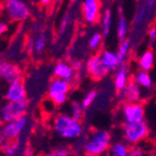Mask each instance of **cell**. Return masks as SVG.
Segmentation results:
<instances>
[{
	"instance_id": "6da1fadb",
	"label": "cell",
	"mask_w": 156,
	"mask_h": 156,
	"mask_svg": "<svg viewBox=\"0 0 156 156\" xmlns=\"http://www.w3.org/2000/svg\"><path fill=\"white\" fill-rule=\"evenodd\" d=\"M52 130L59 138L74 141L83 135L84 128L80 120L74 119L67 112H59L52 120Z\"/></svg>"
},
{
	"instance_id": "7a4b0ae2",
	"label": "cell",
	"mask_w": 156,
	"mask_h": 156,
	"mask_svg": "<svg viewBox=\"0 0 156 156\" xmlns=\"http://www.w3.org/2000/svg\"><path fill=\"white\" fill-rule=\"evenodd\" d=\"M82 142V150L87 156H99L109 150L112 143V135L108 131L96 130L92 131Z\"/></svg>"
},
{
	"instance_id": "3957f363",
	"label": "cell",
	"mask_w": 156,
	"mask_h": 156,
	"mask_svg": "<svg viewBox=\"0 0 156 156\" xmlns=\"http://www.w3.org/2000/svg\"><path fill=\"white\" fill-rule=\"evenodd\" d=\"M123 139L128 145L142 143L150 134V128L145 120L136 122H125L122 128Z\"/></svg>"
},
{
	"instance_id": "277c9868",
	"label": "cell",
	"mask_w": 156,
	"mask_h": 156,
	"mask_svg": "<svg viewBox=\"0 0 156 156\" xmlns=\"http://www.w3.org/2000/svg\"><path fill=\"white\" fill-rule=\"evenodd\" d=\"M71 90V83L68 81L55 78L50 82L47 91V97L52 105L57 107L63 106L68 101V94Z\"/></svg>"
},
{
	"instance_id": "5b68a950",
	"label": "cell",
	"mask_w": 156,
	"mask_h": 156,
	"mask_svg": "<svg viewBox=\"0 0 156 156\" xmlns=\"http://www.w3.org/2000/svg\"><path fill=\"white\" fill-rule=\"evenodd\" d=\"M29 109V101L27 98L20 101H7L0 107V121L2 123L9 122L11 120L25 116Z\"/></svg>"
},
{
	"instance_id": "8992f818",
	"label": "cell",
	"mask_w": 156,
	"mask_h": 156,
	"mask_svg": "<svg viewBox=\"0 0 156 156\" xmlns=\"http://www.w3.org/2000/svg\"><path fill=\"white\" fill-rule=\"evenodd\" d=\"M5 11L8 18L16 22L25 21L31 16L30 5L24 0H5Z\"/></svg>"
},
{
	"instance_id": "52a82bcc",
	"label": "cell",
	"mask_w": 156,
	"mask_h": 156,
	"mask_svg": "<svg viewBox=\"0 0 156 156\" xmlns=\"http://www.w3.org/2000/svg\"><path fill=\"white\" fill-rule=\"evenodd\" d=\"M27 127V117L22 116L18 119L11 120L9 122H5L0 128L2 131L5 138L9 141L16 140L21 136V134L24 132V130Z\"/></svg>"
},
{
	"instance_id": "ba28073f",
	"label": "cell",
	"mask_w": 156,
	"mask_h": 156,
	"mask_svg": "<svg viewBox=\"0 0 156 156\" xmlns=\"http://www.w3.org/2000/svg\"><path fill=\"white\" fill-rule=\"evenodd\" d=\"M125 122H136L145 120V108L140 101H126L122 106Z\"/></svg>"
},
{
	"instance_id": "9c48e42d",
	"label": "cell",
	"mask_w": 156,
	"mask_h": 156,
	"mask_svg": "<svg viewBox=\"0 0 156 156\" xmlns=\"http://www.w3.org/2000/svg\"><path fill=\"white\" fill-rule=\"evenodd\" d=\"M85 70L90 78L95 81H101L109 73V71L101 63L98 55H93L87 59L85 63Z\"/></svg>"
},
{
	"instance_id": "30bf717a",
	"label": "cell",
	"mask_w": 156,
	"mask_h": 156,
	"mask_svg": "<svg viewBox=\"0 0 156 156\" xmlns=\"http://www.w3.org/2000/svg\"><path fill=\"white\" fill-rule=\"evenodd\" d=\"M82 13L86 23L95 24L101 14V0H84Z\"/></svg>"
},
{
	"instance_id": "8fae6325",
	"label": "cell",
	"mask_w": 156,
	"mask_h": 156,
	"mask_svg": "<svg viewBox=\"0 0 156 156\" xmlns=\"http://www.w3.org/2000/svg\"><path fill=\"white\" fill-rule=\"evenodd\" d=\"M5 98L9 101H20V99L26 98V87L21 78L8 83Z\"/></svg>"
},
{
	"instance_id": "7c38bea8",
	"label": "cell",
	"mask_w": 156,
	"mask_h": 156,
	"mask_svg": "<svg viewBox=\"0 0 156 156\" xmlns=\"http://www.w3.org/2000/svg\"><path fill=\"white\" fill-rule=\"evenodd\" d=\"M21 76V69L18 66L12 62H9L7 60L0 59V80L10 83L16 79H20Z\"/></svg>"
},
{
	"instance_id": "4fadbf2b",
	"label": "cell",
	"mask_w": 156,
	"mask_h": 156,
	"mask_svg": "<svg viewBox=\"0 0 156 156\" xmlns=\"http://www.w3.org/2000/svg\"><path fill=\"white\" fill-rule=\"evenodd\" d=\"M52 72H54L55 78L68 81L69 83H72L74 81L76 74V71L73 69L71 63L65 62V61H59V62L56 63Z\"/></svg>"
},
{
	"instance_id": "5bb4252c",
	"label": "cell",
	"mask_w": 156,
	"mask_h": 156,
	"mask_svg": "<svg viewBox=\"0 0 156 156\" xmlns=\"http://www.w3.org/2000/svg\"><path fill=\"white\" fill-rule=\"evenodd\" d=\"M115 71H116V73H115L114 76V86L115 90L119 93L129 83V81H130V72H129V68H128V66L126 63L122 66H119Z\"/></svg>"
},
{
	"instance_id": "9a60e30c",
	"label": "cell",
	"mask_w": 156,
	"mask_h": 156,
	"mask_svg": "<svg viewBox=\"0 0 156 156\" xmlns=\"http://www.w3.org/2000/svg\"><path fill=\"white\" fill-rule=\"evenodd\" d=\"M119 95L126 101H139L141 97V87L134 81H129L125 89L119 92Z\"/></svg>"
},
{
	"instance_id": "2e32d148",
	"label": "cell",
	"mask_w": 156,
	"mask_h": 156,
	"mask_svg": "<svg viewBox=\"0 0 156 156\" xmlns=\"http://www.w3.org/2000/svg\"><path fill=\"white\" fill-rule=\"evenodd\" d=\"M98 56L101 63L104 65V67L109 72L110 71H115L119 67L117 56H116V52L115 51H112V50H103Z\"/></svg>"
},
{
	"instance_id": "e0dca14e",
	"label": "cell",
	"mask_w": 156,
	"mask_h": 156,
	"mask_svg": "<svg viewBox=\"0 0 156 156\" xmlns=\"http://www.w3.org/2000/svg\"><path fill=\"white\" fill-rule=\"evenodd\" d=\"M154 63H155V55H154V51L151 49H147L141 55L140 59H139V67H140V70L143 71H150L153 69Z\"/></svg>"
},
{
	"instance_id": "ac0fdd59",
	"label": "cell",
	"mask_w": 156,
	"mask_h": 156,
	"mask_svg": "<svg viewBox=\"0 0 156 156\" xmlns=\"http://www.w3.org/2000/svg\"><path fill=\"white\" fill-rule=\"evenodd\" d=\"M133 81L140 87H143L145 90H151L153 87V79H152L150 72H147V71H136V73L134 74V80Z\"/></svg>"
},
{
	"instance_id": "d6986e66",
	"label": "cell",
	"mask_w": 156,
	"mask_h": 156,
	"mask_svg": "<svg viewBox=\"0 0 156 156\" xmlns=\"http://www.w3.org/2000/svg\"><path fill=\"white\" fill-rule=\"evenodd\" d=\"M130 50H131V43L127 38L120 41V44L118 46L117 51H116V56H117L119 66H122L126 63V61L128 59V56L130 54Z\"/></svg>"
},
{
	"instance_id": "ffe728a7",
	"label": "cell",
	"mask_w": 156,
	"mask_h": 156,
	"mask_svg": "<svg viewBox=\"0 0 156 156\" xmlns=\"http://www.w3.org/2000/svg\"><path fill=\"white\" fill-rule=\"evenodd\" d=\"M101 25V32H103L101 35H103V37H107L109 35L110 30H112V13L110 9H107L103 13Z\"/></svg>"
},
{
	"instance_id": "44dd1931",
	"label": "cell",
	"mask_w": 156,
	"mask_h": 156,
	"mask_svg": "<svg viewBox=\"0 0 156 156\" xmlns=\"http://www.w3.org/2000/svg\"><path fill=\"white\" fill-rule=\"evenodd\" d=\"M128 32H129V23H128L127 19L120 14L119 18H118L117 21V37L119 41H122L126 39L128 35Z\"/></svg>"
},
{
	"instance_id": "7402d4cb",
	"label": "cell",
	"mask_w": 156,
	"mask_h": 156,
	"mask_svg": "<svg viewBox=\"0 0 156 156\" xmlns=\"http://www.w3.org/2000/svg\"><path fill=\"white\" fill-rule=\"evenodd\" d=\"M129 146L126 142H116L110 147V156H128Z\"/></svg>"
},
{
	"instance_id": "603a6c76",
	"label": "cell",
	"mask_w": 156,
	"mask_h": 156,
	"mask_svg": "<svg viewBox=\"0 0 156 156\" xmlns=\"http://www.w3.org/2000/svg\"><path fill=\"white\" fill-rule=\"evenodd\" d=\"M72 155V148L68 145H58L48 151L45 156H71Z\"/></svg>"
},
{
	"instance_id": "cb8c5ba5",
	"label": "cell",
	"mask_w": 156,
	"mask_h": 156,
	"mask_svg": "<svg viewBox=\"0 0 156 156\" xmlns=\"http://www.w3.org/2000/svg\"><path fill=\"white\" fill-rule=\"evenodd\" d=\"M71 117H73L76 120H82L84 116V110L83 108L81 107L80 103H76V101H72L70 104V114H69Z\"/></svg>"
},
{
	"instance_id": "d4e9b609",
	"label": "cell",
	"mask_w": 156,
	"mask_h": 156,
	"mask_svg": "<svg viewBox=\"0 0 156 156\" xmlns=\"http://www.w3.org/2000/svg\"><path fill=\"white\" fill-rule=\"evenodd\" d=\"M96 97H97V91L96 90H92V91L87 92L85 96L83 97V99H82V101L80 103L81 107L83 108V110L87 109V108H89V107L94 103V101L96 99Z\"/></svg>"
},
{
	"instance_id": "484cf974",
	"label": "cell",
	"mask_w": 156,
	"mask_h": 156,
	"mask_svg": "<svg viewBox=\"0 0 156 156\" xmlns=\"http://www.w3.org/2000/svg\"><path fill=\"white\" fill-rule=\"evenodd\" d=\"M101 42H103V35L99 32H95V33L92 34V36L89 39V48L95 51L101 47Z\"/></svg>"
},
{
	"instance_id": "4316f807",
	"label": "cell",
	"mask_w": 156,
	"mask_h": 156,
	"mask_svg": "<svg viewBox=\"0 0 156 156\" xmlns=\"http://www.w3.org/2000/svg\"><path fill=\"white\" fill-rule=\"evenodd\" d=\"M46 45H47V37L45 36L44 34H41V35H38V37H36L35 41H34L33 48L37 54H41V52L44 51V49L46 48Z\"/></svg>"
},
{
	"instance_id": "83f0119b",
	"label": "cell",
	"mask_w": 156,
	"mask_h": 156,
	"mask_svg": "<svg viewBox=\"0 0 156 156\" xmlns=\"http://www.w3.org/2000/svg\"><path fill=\"white\" fill-rule=\"evenodd\" d=\"M128 156H147V155H146V152L143 146H141L140 144H135V145H131V147H129Z\"/></svg>"
},
{
	"instance_id": "f1b7e54d",
	"label": "cell",
	"mask_w": 156,
	"mask_h": 156,
	"mask_svg": "<svg viewBox=\"0 0 156 156\" xmlns=\"http://www.w3.org/2000/svg\"><path fill=\"white\" fill-rule=\"evenodd\" d=\"M148 38L151 39L152 42H154L156 38V29L155 27H151L148 31Z\"/></svg>"
},
{
	"instance_id": "f546056e",
	"label": "cell",
	"mask_w": 156,
	"mask_h": 156,
	"mask_svg": "<svg viewBox=\"0 0 156 156\" xmlns=\"http://www.w3.org/2000/svg\"><path fill=\"white\" fill-rule=\"evenodd\" d=\"M7 30H8V24L5 23V22H0V36H1L3 33H5Z\"/></svg>"
},
{
	"instance_id": "4dcf8cb0",
	"label": "cell",
	"mask_w": 156,
	"mask_h": 156,
	"mask_svg": "<svg viewBox=\"0 0 156 156\" xmlns=\"http://www.w3.org/2000/svg\"><path fill=\"white\" fill-rule=\"evenodd\" d=\"M7 141V139L5 138V135H3L2 131H1V129H0V145L3 143V142H5Z\"/></svg>"
},
{
	"instance_id": "1f68e13d",
	"label": "cell",
	"mask_w": 156,
	"mask_h": 156,
	"mask_svg": "<svg viewBox=\"0 0 156 156\" xmlns=\"http://www.w3.org/2000/svg\"><path fill=\"white\" fill-rule=\"evenodd\" d=\"M51 1L52 0H41V3H42V5H48V3H50Z\"/></svg>"
},
{
	"instance_id": "d6a6232c",
	"label": "cell",
	"mask_w": 156,
	"mask_h": 156,
	"mask_svg": "<svg viewBox=\"0 0 156 156\" xmlns=\"http://www.w3.org/2000/svg\"><path fill=\"white\" fill-rule=\"evenodd\" d=\"M103 1H110V0H103Z\"/></svg>"
}]
</instances>
